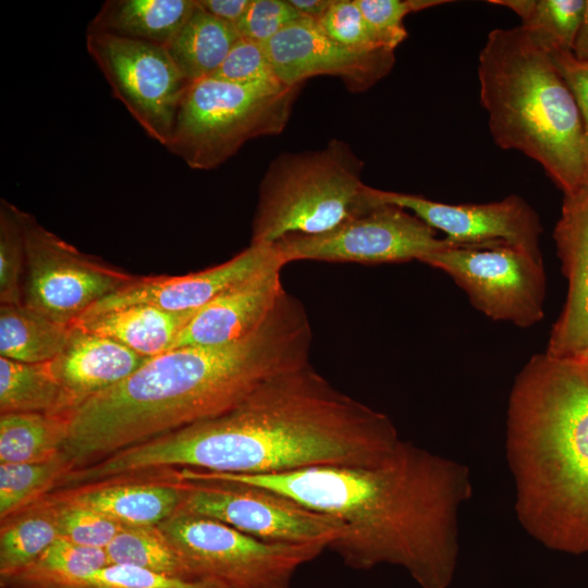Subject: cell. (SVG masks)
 <instances>
[{"label":"cell","instance_id":"cell-38","mask_svg":"<svg viewBox=\"0 0 588 588\" xmlns=\"http://www.w3.org/2000/svg\"><path fill=\"white\" fill-rule=\"evenodd\" d=\"M212 77L240 84L279 81L265 46L243 38L234 45Z\"/></svg>","mask_w":588,"mask_h":588},{"label":"cell","instance_id":"cell-13","mask_svg":"<svg viewBox=\"0 0 588 588\" xmlns=\"http://www.w3.org/2000/svg\"><path fill=\"white\" fill-rule=\"evenodd\" d=\"M86 48L119 99L145 133L167 147L189 85L166 47L87 32Z\"/></svg>","mask_w":588,"mask_h":588},{"label":"cell","instance_id":"cell-10","mask_svg":"<svg viewBox=\"0 0 588 588\" xmlns=\"http://www.w3.org/2000/svg\"><path fill=\"white\" fill-rule=\"evenodd\" d=\"M22 222L26 253L23 303L57 322L71 326L96 303L137 278L82 253L23 210Z\"/></svg>","mask_w":588,"mask_h":588},{"label":"cell","instance_id":"cell-28","mask_svg":"<svg viewBox=\"0 0 588 588\" xmlns=\"http://www.w3.org/2000/svg\"><path fill=\"white\" fill-rule=\"evenodd\" d=\"M109 564L106 549L85 547L58 538L27 567L0 575V586L33 588L45 583L86 577Z\"/></svg>","mask_w":588,"mask_h":588},{"label":"cell","instance_id":"cell-26","mask_svg":"<svg viewBox=\"0 0 588 588\" xmlns=\"http://www.w3.org/2000/svg\"><path fill=\"white\" fill-rule=\"evenodd\" d=\"M71 326L57 322L22 304H0V357L46 363L65 347Z\"/></svg>","mask_w":588,"mask_h":588},{"label":"cell","instance_id":"cell-40","mask_svg":"<svg viewBox=\"0 0 588 588\" xmlns=\"http://www.w3.org/2000/svg\"><path fill=\"white\" fill-rule=\"evenodd\" d=\"M197 4L211 15L236 24L252 0H196Z\"/></svg>","mask_w":588,"mask_h":588},{"label":"cell","instance_id":"cell-43","mask_svg":"<svg viewBox=\"0 0 588 588\" xmlns=\"http://www.w3.org/2000/svg\"><path fill=\"white\" fill-rule=\"evenodd\" d=\"M567 359V358H566ZM574 360L588 375V347Z\"/></svg>","mask_w":588,"mask_h":588},{"label":"cell","instance_id":"cell-3","mask_svg":"<svg viewBox=\"0 0 588 588\" xmlns=\"http://www.w3.org/2000/svg\"><path fill=\"white\" fill-rule=\"evenodd\" d=\"M311 339L302 303L284 292L246 336L171 348L87 399L73 412L63 454L74 470L226 413L267 380L309 364Z\"/></svg>","mask_w":588,"mask_h":588},{"label":"cell","instance_id":"cell-35","mask_svg":"<svg viewBox=\"0 0 588 588\" xmlns=\"http://www.w3.org/2000/svg\"><path fill=\"white\" fill-rule=\"evenodd\" d=\"M445 0H356L378 42L390 50L404 41L406 15L449 3Z\"/></svg>","mask_w":588,"mask_h":588},{"label":"cell","instance_id":"cell-17","mask_svg":"<svg viewBox=\"0 0 588 588\" xmlns=\"http://www.w3.org/2000/svg\"><path fill=\"white\" fill-rule=\"evenodd\" d=\"M553 238L568 290L546 353L573 359L588 347V176L564 195Z\"/></svg>","mask_w":588,"mask_h":588},{"label":"cell","instance_id":"cell-36","mask_svg":"<svg viewBox=\"0 0 588 588\" xmlns=\"http://www.w3.org/2000/svg\"><path fill=\"white\" fill-rule=\"evenodd\" d=\"M317 23L330 38L354 51L369 53L387 49L373 36L356 0H333Z\"/></svg>","mask_w":588,"mask_h":588},{"label":"cell","instance_id":"cell-23","mask_svg":"<svg viewBox=\"0 0 588 588\" xmlns=\"http://www.w3.org/2000/svg\"><path fill=\"white\" fill-rule=\"evenodd\" d=\"M241 36L236 26L195 9L167 48L188 84L212 76Z\"/></svg>","mask_w":588,"mask_h":588},{"label":"cell","instance_id":"cell-27","mask_svg":"<svg viewBox=\"0 0 588 588\" xmlns=\"http://www.w3.org/2000/svg\"><path fill=\"white\" fill-rule=\"evenodd\" d=\"M58 538L57 506L48 494L1 520L0 575L27 567Z\"/></svg>","mask_w":588,"mask_h":588},{"label":"cell","instance_id":"cell-7","mask_svg":"<svg viewBox=\"0 0 588 588\" xmlns=\"http://www.w3.org/2000/svg\"><path fill=\"white\" fill-rule=\"evenodd\" d=\"M301 86L196 81L181 99L167 148L192 169L218 168L246 142L281 133Z\"/></svg>","mask_w":588,"mask_h":588},{"label":"cell","instance_id":"cell-1","mask_svg":"<svg viewBox=\"0 0 588 588\" xmlns=\"http://www.w3.org/2000/svg\"><path fill=\"white\" fill-rule=\"evenodd\" d=\"M391 419L310 364L278 375L241 404L85 468L88 481L166 469L270 475L372 464L400 442Z\"/></svg>","mask_w":588,"mask_h":588},{"label":"cell","instance_id":"cell-15","mask_svg":"<svg viewBox=\"0 0 588 588\" xmlns=\"http://www.w3.org/2000/svg\"><path fill=\"white\" fill-rule=\"evenodd\" d=\"M264 46L277 78L286 86L302 85L316 75H334L350 91L360 93L389 74L394 64L393 50L354 51L307 17L293 22Z\"/></svg>","mask_w":588,"mask_h":588},{"label":"cell","instance_id":"cell-18","mask_svg":"<svg viewBox=\"0 0 588 588\" xmlns=\"http://www.w3.org/2000/svg\"><path fill=\"white\" fill-rule=\"evenodd\" d=\"M50 493L101 513L123 526H156L179 510L183 480L177 469L151 470Z\"/></svg>","mask_w":588,"mask_h":588},{"label":"cell","instance_id":"cell-25","mask_svg":"<svg viewBox=\"0 0 588 588\" xmlns=\"http://www.w3.org/2000/svg\"><path fill=\"white\" fill-rule=\"evenodd\" d=\"M73 412L0 414V463H41L64 453Z\"/></svg>","mask_w":588,"mask_h":588},{"label":"cell","instance_id":"cell-2","mask_svg":"<svg viewBox=\"0 0 588 588\" xmlns=\"http://www.w3.org/2000/svg\"><path fill=\"white\" fill-rule=\"evenodd\" d=\"M265 488L332 516L329 550L354 569L403 567L421 588H448L457 559L456 516L471 493L463 465L400 440L372 464L316 466L270 475L198 470Z\"/></svg>","mask_w":588,"mask_h":588},{"label":"cell","instance_id":"cell-14","mask_svg":"<svg viewBox=\"0 0 588 588\" xmlns=\"http://www.w3.org/2000/svg\"><path fill=\"white\" fill-rule=\"evenodd\" d=\"M372 194L378 201L411 211L451 241L467 245L510 244L541 255L539 216L518 195L487 204L453 205L375 187Z\"/></svg>","mask_w":588,"mask_h":588},{"label":"cell","instance_id":"cell-16","mask_svg":"<svg viewBox=\"0 0 588 588\" xmlns=\"http://www.w3.org/2000/svg\"><path fill=\"white\" fill-rule=\"evenodd\" d=\"M284 265L275 244H250L231 259L197 272L137 277L96 303L78 319L135 305L154 306L171 313H195L230 286Z\"/></svg>","mask_w":588,"mask_h":588},{"label":"cell","instance_id":"cell-42","mask_svg":"<svg viewBox=\"0 0 588 588\" xmlns=\"http://www.w3.org/2000/svg\"><path fill=\"white\" fill-rule=\"evenodd\" d=\"M572 53L579 61L588 63V0H586L584 17L575 38Z\"/></svg>","mask_w":588,"mask_h":588},{"label":"cell","instance_id":"cell-31","mask_svg":"<svg viewBox=\"0 0 588 588\" xmlns=\"http://www.w3.org/2000/svg\"><path fill=\"white\" fill-rule=\"evenodd\" d=\"M71 470L64 454L41 463H0V520L54 491Z\"/></svg>","mask_w":588,"mask_h":588},{"label":"cell","instance_id":"cell-19","mask_svg":"<svg viewBox=\"0 0 588 588\" xmlns=\"http://www.w3.org/2000/svg\"><path fill=\"white\" fill-rule=\"evenodd\" d=\"M275 266L241 281L198 309L172 348L217 346L237 341L260 326L285 291Z\"/></svg>","mask_w":588,"mask_h":588},{"label":"cell","instance_id":"cell-5","mask_svg":"<svg viewBox=\"0 0 588 588\" xmlns=\"http://www.w3.org/2000/svg\"><path fill=\"white\" fill-rule=\"evenodd\" d=\"M480 102L494 143L538 162L564 195L588 176L575 98L550 52L520 26L494 28L479 53Z\"/></svg>","mask_w":588,"mask_h":588},{"label":"cell","instance_id":"cell-29","mask_svg":"<svg viewBox=\"0 0 588 588\" xmlns=\"http://www.w3.org/2000/svg\"><path fill=\"white\" fill-rule=\"evenodd\" d=\"M515 12L520 27L549 52L572 51L580 27L586 0H490Z\"/></svg>","mask_w":588,"mask_h":588},{"label":"cell","instance_id":"cell-37","mask_svg":"<svg viewBox=\"0 0 588 588\" xmlns=\"http://www.w3.org/2000/svg\"><path fill=\"white\" fill-rule=\"evenodd\" d=\"M301 17L289 0H252L235 26L241 38L265 45Z\"/></svg>","mask_w":588,"mask_h":588},{"label":"cell","instance_id":"cell-22","mask_svg":"<svg viewBox=\"0 0 588 588\" xmlns=\"http://www.w3.org/2000/svg\"><path fill=\"white\" fill-rule=\"evenodd\" d=\"M195 5L196 0H108L89 22L87 32L168 48Z\"/></svg>","mask_w":588,"mask_h":588},{"label":"cell","instance_id":"cell-12","mask_svg":"<svg viewBox=\"0 0 588 588\" xmlns=\"http://www.w3.org/2000/svg\"><path fill=\"white\" fill-rule=\"evenodd\" d=\"M274 244L285 265L294 260L360 264L421 261L443 249L478 246L439 238L437 230L411 211L384 203L328 232L292 234Z\"/></svg>","mask_w":588,"mask_h":588},{"label":"cell","instance_id":"cell-8","mask_svg":"<svg viewBox=\"0 0 588 588\" xmlns=\"http://www.w3.org/2000/svg\"><path fill=\"white\" fill-rule=\"evenodd\" d=\"M158 526L191 579L213 588H291L296 571L327 549L262 541L181 510Z\"/></svg>","mask_w":588,"mask_h":588},{"label":"cell","instance_id":"cell-9","mask_svg":"<svg viewBox=\"0 0 588 588\" xmlns=\"http://www.w3.org/2000/svg\"><path fill=\"white\" fill-rule=\"evenodd\" d=\"M183 480L179 510L206 516L274 543L329 546L341 535L330 515L269 489L177 469Z\"/></svg>","mask_w":588,"mask_h":588},{"label":"cell","instance_id":"cell-33","mask_svg":"<svg viewBox=\"0 0 588 588\" xmlns=\"http://www.w3.org/2000/svg\"><path fill=\"white\" fill-rule=\"evenodd\" d=\"M33 588H213L199 581L160 575L130 565L109 564L82 578L51 581Z\"/></svg>","mask_w":588,"mask_h":588},{"label":"cell","instance_id":"cell-32","mask_svg":"<svg viewBox=\"0 0 588 588\" xmlns=\"http://www.w3.org/2000/svg\"><path fill=\"white\" fill-rule=\"evenodd\" d=\"M25 235L22 210L0 200V304L23 303Z\"/></svg>","mask_w":588,"mask_h":588},{"label":"cell","instance_id":"cell-4","mask_svg":"<svg viewBox=\"0 0 588 588\" xmlns=\"http://www.w3.org/2000/svg\"><path fill=\"white\" fill-rule=\"evenodd\" d=\"M506 449L516 512L546 547L588 552V375L572 359L534 355L512 388Z\"/></svg>","mask_w":588,"mask_h":588},{"label":"cell","instance_id":"cell-11","mask_svg":"<svg viewBox=\"0 0 588 588\" xmlns=\"http://www.w3.org/2000/svg\"><path fill=\"white\" fill-rule=\"evenodd\" d=\"M421 262L445 272L471 305L494 321L530 328L543 319L541 255L510 244L460 246L430 254Z\"/></svg>","mask_w":588,"mask_h":588},{"label":"cell","instance_id":"cell-6","mask_svg":"<svg viewBox=\"0 0 588 588\" xmlns=\"http://www.w3.org/2000/svg\"><path fill=\"white\" fill-rule=\"evenodd\" d=\"M363 167L339 139L321 149L278 156L259 186L250 244L324 233L379 206L362 180Z\"/></svg>","mask_w":588,"mask_h":588},{"label":"cell","instance_id":"cell-20","mask_svg":"<svg viewBox=\"0 0 588 588\" xmlns=\"http://www.w3.org/2000/svg\"><path fill=\"white\" fill-rule=\"evenodd\" d=\"M148 359L110 338L71 326L65 347L51 362L78 407L124 381Z\"/></svg>","mask_w":588,"mask_h":588},{"label":"cell","instance_id":"cell-21","mask_svg":"<svg viewBox=\"0 0 588 588\" xmlns=\"http://www.w3.org/2000/svg\"><path fill=\"white\" fill-rule=\"evenodd\" d=\"M195 313H171L154 306L135 305L81 318L71 326L110 338L151 358L172 348Z\"/></svg>","mask_w":588,"mask_h":588},{"label":"cell","instance_id":"cell-24","mask_svg":"<svg viewBox=\"0 0 588 588\" xmlns=\"http://www.w3.org/2000/svg\"><path fill=\"white\" fill-rule=\"evenodd\" d=\"M76 408L51 360L32 364L0 357V414L65 413Z\"/></svg>","mask_w":588,"mask_h":588},{"label":"cell","instance_id":"cell-39","mask_svg":"<svg viewBox=\"0 0 588 588\" xmlns=\"http://www.w3.org/2000/svg\"><path fill=\"white\" fill-rule=\"evenodd\" d=\"M550 54L575 98L588 143V63L576 59L572 51L559 50Z\"/></svg>","mask_w":588,"mask_h":588},{"label":"cell","instance_id":"cell-41","mask_svg":"<svg viewBox=\"0 0 588 588\" xmlns=\"http://www.w3.org/2000/svg\"><path fill=\"white\" fill-rule=\"evenodd\" d=\"M294 9L303 16L319 21L329 10L333 0H289Z\"/></svg>","mask_w":588,"mask_h":588},{"label":"cell","instance_id":"cell-30","mask_svg":"<svg viewBox=\"0 0 588 588\" xmlns=\"http://www.w3.org/2000/svg\"><path fill=\"white\" fill-rule=\"evenodd\" d=\"M106 552L110 564L136 566L160 575L192 580L158 525L123 526Z\"/></svg>","mask_w":588,"mask_h":588},{"label":"cell","instance_id":"cell-34","mask_svg":"<svg viewBox=\"0 0 588 588\" xmlns=\"http://www.w3.org/2000/svg\"><path fill=\"white\" fill-rule=\"evenodd\" d=\"M48 495L57 506L60 538L85 547L106 549L123 528V525L101 513L62 501L51 493Z\"/></svg>","mask_w":588,"mask_h":588}]
</instances>
